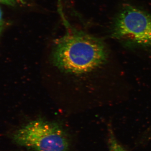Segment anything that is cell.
<instances>
[{"label": "cell", "instance_id": "6da1fadb", "mask_svg": "<svg viewBox=\"0 0 151 151\" xmlns=\"http://www.w3.org/2000/svg\"><path fill=\"white\" fill-rule=\"evenodd\" d=\"M108 55L101 39L73 29L67 31L55 43L50 61L61 73L81 77L89 75L105 64Z\"/></svg>", "mask_w": 151, "mask_h": 151}, {"label": "cell", "instance_id": "277c9868", "mask_svg": "<svg viewBox=\"0 0 151 151\" xmlns=\"http://www.w3.org/2000/svg\"><path fill=\"white\" fill-rule=\"evenodd\" d=\"M109 145L110 151H127L118 142L112 133L110 135Z\"/></svg>", "mask_w": 151, "mask_h": 151}, {"label": "cell", "instance_id": "5b68a950", "mask_svg": "<svg viewBox=\"0 0 151 151\" xmlns=\"http://www.w3.org/2000/svg\"><path fill=\"white\" fill-rule=\"evenodd\" d=\"M24 2V0H0V4L12 6L23 4Z\"/></svg>", "mask_w": 151, "mask_h": 151}, {"label": "cell", "instance_id": "7a4b0ae2", "mask_svg": "<svg viewBox=\"0 0 151 151\" xmlns=\"http://www.w3.org/2000/svg\"><path fill=\"white\" fill-rule=\"evenodd\" d=\"M19 145L33 151H67L69 143L59 125L42 119L32 121L15 134Z\"/></svg>", "mask_w": 151, "mask_h": 151}, {"label": "cell", "instance_id": "3957f363", "mask_svg": "<svg viewBox=\"0 0 151 151\" xmlns=\"http://www.w3.org/2000/svg\"><path fill=\"white\" fill-rule=\"evenodd\" d=\"M112 36L131 44L151 46V15L132 6H125L115 20Z\"/></svg>", "mask_w": 151, "mask_h": 151}]
</instances>
